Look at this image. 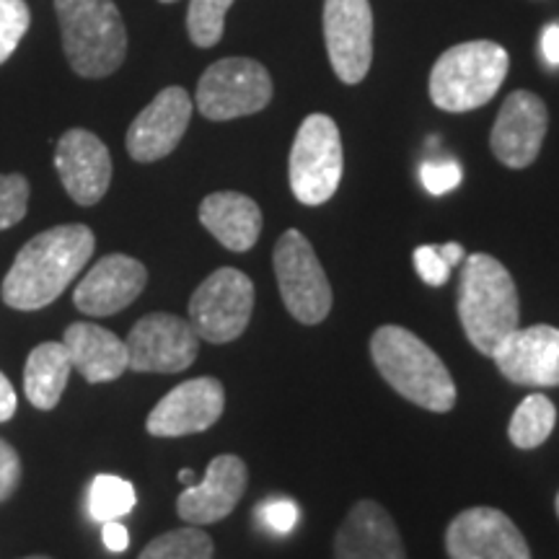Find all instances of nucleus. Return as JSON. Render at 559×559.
Masks as SVG:
<instances>
[{
	"label": "nucleus",
	"instance_id": "1",
	"mask_svg": "<svg viewBox=\"0 0 559 559\" xmlns=\"http://www.w3.org/2000/svg\"><path fill=\"white\" fill-rule=\"evenodd\" d=\"M94 249V230L81 223L41 230L21 247L0 285V298L16 311L45 309L81 275Z\"/></svg>",
	"mask_w": 559,
	"mask_h": 559
},
{
	"label": "nucleus",
	"instance_id": "2",
	"mask_svg": "<svg viewBox=\"0 0 559 559\" xmlns=\"http://www.w3.org/2000/svg\"><path fill=\"white\" fill-rule=\"evenodd\" d=\"M370 358L383 381L407 402L438 415L456 407V383L451 370L404 326H379L370 337Z\"/></svg>",
	"mask_w": 559,
	"mask_h": 559
},
{
	"label": "nucleus",
	"instance_id": "3",
	"mask_svg": "<svg viewBox=\"0 0 559 559\" xmlns=\"http://www.w3.org/2000/svg\"><path fill=\"white\" fill-rule=\"evenodd\" d=\"M459 319L477 353L489 355L521 326V298L515 280L502 262L489 254H466L461 262Z\"/></svg>",
	"mask_w": 559,
	"mask_h": 559
},
{
	"label": "nucleus",
	"instance_id": "4",
	"mask_svg": "<svg viewBox=\"0 0 559 559\" xmlns=\"http://www.w3.org/2000/svg\"><path fill=\"white\" fill-rule=\"evenodd\" d=\"M62 50L83 79H107L128 55V29L115 0H55Z\"/></svg>",
	"mask_w": 559,
	"mask_h": 559
},
{
	"label": "nucleus",
	"instance_id": "5",
	"mask_svg": "<svg viewBox=\"0 0 559 559\" xmlns=\"http://www.w3.org/2000/svg\"><path fill=\"white\" fill-rule=\"evenodd\" d=\"M508 68L510 58L498 41H464L445 50L432 66L430 99L453 115L485 107L500 91Z\"/></svg>",
	"mask_w": 559,
	"mask_h": 559
},
{
	"label": "nucleus",
	"instance_id": "6",
	"mask_svg": "<svg viewBox=\"0 0 559 559\" xmlns=\"http://www.w3.org/2000/svg\"><path fill=\"white\" fill-rule=\"evenodd\" d=\"M345 158H342L340 128L332 117L309 115L296 132L290 148V190L298 202L317 207L334 198Z\"/></svg>",
	"mask_w": 559,
	"mask_h": 559
},
{
	"label": "nucleus",
	"instance_id": "7",
	"mask_svg": "<svg viewBox=\"0 0 559 559\" xmlns=\"http://www.w3.org/2000/svg\"><path fill=\"white\" fill-rule=\"evenodd\" d=\"M280 296L300 324H321L332 311V285L311 241L296 228L285 230L272 251Z\"/></svg>",
	"mask_w": 559,
	"mask_h": 559
},
{
	"label": "nucleus",
	"instance_id": "8",
	"mask_svg": "<svg viewBox=\"0 0 559 559\" xmlns=\"http://www.w3.org/2000/svg\"><path fill=\"white\" fill-rule=\"evenodd\" d=\"M254 311V283L241 270L221 267L200 283L190 298V324L213 345L239 340Z\"/></svg>",
	"mask_w": 559,
	"mask_h": 559
},
{
	"label": "nucleus",
	"instance_id": "9",
	"mask_svg": "<svg viewBox=\"0 0 559 559\" xmlns=\"http://www.w3.org/2000/svg\"><path fill=\"white\" fill-rule=\"evenodd\" d=\"M272 99V79L262 62L223 58L213 62L198 83V109L213 122L257 115Z\"/></svg>",
	"mask_w": 559,
	"mask_h": 559
},
{
	"label": "nucleus",
	"instance_id": "10",
	"mask_svg": "<svg viewBox=\"0 0 559 559\" xmlns=\"http://www.w3.org/2000/svg\"><path fill=\"white\" fill-rule=\"evenodd\" d=\"M124 345L128 368L138 373H181L200 353V337L190 321L164 311L140 319Z\"/></svg>",
	"mask_w": 559,
	"mask_h": 559
},
{
	"label": "nucleus",
	"instance_id": "11",
	"mask_svg": "<svg viewBox=\"0 0 559 559\" xmlns=\"http://www.w3.org/2000/svg\"><path fill=\"white\" fill-rule=\"evenodd\" d=\"M324 39L342 83L355 86L366 79L373 62V11L368 0H324Z\"/></svg>",
	"mask_w": 559,
	"mask_h": 559
},
{
	"label": "nucleus",
	"instance_id": "12",
	"mask_svg": "<svg viewBox=\"0 0 559 559\" xmlns=\"http://www.w3.org/2000/svg\"><path fill=\"white\" fill-rule=\"evenodd\" d=\"M449 559H531L528 542L498 508L461 510L445 528Z\"/></svg>",
	"mask_w": 559,
	"mask_h": 559
},
{
	"label": "nucleus",
	"instance_id": "13",
	"mask_svg": "<svg viewBox=\"0 0 559 559\" xmlns=\"http://www.w3.org/2000/svg\"><path fill=\"white\" fill-rule=\"evenodd\" d=\"M226 409V389L213 376L179 383L151 409L145 430L153 438H181L205 432Z\"/></svg>",
	"mask_w": 559,
	"mask_h": 559
},
{
	"label": "nucleus",
	"instance_id": "14",
	"mask_svg": "<svg viewBox=\"0 0 559 559\" xmlns=\"http://www.w3.org/2000/svg\"><path fill=\"white\" fill-rule=\"evenodd\" d=\"M547 128V104L531 91H513L489 132V148L508 169H526L539 158Z\"/></svg>",
	"mask_w": 559,
	"mask_h": 559
},
{
	"label": "nucleus",
	"instance_id": "15",
	"mask_svg": "<svg viewBox=\"0 0 559 559\" xmlns=\"http://www.w3.org/2000/svg\"><path fill=\"white\" fill-rule=\"evenodd\" d=\"M495 366L515 386H559V330L549 324L519 326L489 355Z\"/></svg>",
	"mask_w": 559,
	"mask_h": 559
},
{
	"label": "nucleus",
	"instance_id": "16",
	"mask_svg": "<svg viewBox=\"0 0 559 559\" xmlns=\"http://www.w3.org/2000/svg\"><path fill=\"white\" fill-rule=\"evenodd\" d=\"M192 120V99L181 86H169L132 120L128 153L138 164L166 158L185 138Z\"/></svg>",
	"mask_w": 559,
	"mask_h": 559
},
{
	"label": "nucleus",
	"instance_id": "17",
	"mask_svg": "<svg viewBox=\"0 0 559 559\" xmlns=\"http://www.w3.org/2000/svg\"><path fill=\"white\" fill-rule=\"evenodd\" d=\"M148 285V270L128 254H109L75 285L73 304L86 317H115L135 304Z\"/></svg>",
	"mask_w": 559,
	"mask_h": 559
},
{
	"label": "nucleus",
	"instance_id": "18",
	"mask_svg": "<svg viewBox=\"0 0 559 559\" xmlns=\"http://www.w3.org/2000/svg\"><path fill=\"white\" fill-rule=\"evenodd\" d=\"M55 169L70 194L83 207L96 205L111 185L109 148L94 132L73 128L58 140Z\"/></svg>",
	"mask_w": 559,
	"mask_h": 559
},
{
	"label": "nucleus",
	"instance_id": "19",
	"mask_svg": "<svg viewBox=\"0 0 559 559\" xmlns=\"http://www.w3.org/2000/svg\"><path fill=\"white\" fill-rule=\"evenodd\" d=\"M249 469L234 453H223L207 464L200 485H187L177 500L179 519L190 526H210L228 519L247 492Z\"/></svg>",
	"mask_w": 559,
	"mask_h": 559
},
{
	"label": "nucleus",
	"instance_id": "20",
	"mask_svg": "<svg viewBox=\"0 0 559 559\" xmlns=\"http://www.w3.org/2000/svg\"><path fill=\"white\" fill-rule=\"evenodd\" d=\"M334 559H407V551L389 510L376 500H360L334 536Z\"/></svg>",
	"mask_w": 559,
	"mask_h": 559
},
{
	"label": "nucleus",
	"instance_id": "21",
	"mask_svg": "<svg viewBox=\"0 0 559 559\" xmlns=\"http://www.w3.org/2000/svg\"><path fill=\"white\" fill-rule=\"evenodd\" d=\"M70 362L88 383L117 381L128 370V345L99 324L75 321L62 334Z\"/></svg>",
	"mask_w": 559,
	"mask_h": 559
},
{
	"label": "nucleus",
	"instance_id": "22",
	"mask_svg": "<svg viewBox=\"0 0 559 559\" xmlns=\"http://www.w3.org/2000/svg\"><path fill=\"white\" fill-rule=\"evenodd\" d=\"M200 223L228 251H249L260 241L262 210L241 192H213L202 200Z\"/></svg>",
	"mask_w": 559,
	"mask_h": 559
},
{
	"label": "nucleus",
	"instance_id": "23",
	"mask_svg": "<svg viewBox=\"0 0 559 559\" xmlns=\"http://www.w3.org/2000/svg\"><path fill=\"white\" fill-rule=\"evenodd\" d=\"M70 355L62 342H41L32 349L24 368V391L37 409H55L62 400V391L68 386Z\"/></svg>",
	"mask_w": 559,
	"mask_h": 559
},
{
	"label": "nucleus",
	"instance_id": "24",
	"mask_svg": "<svg viewBox=\"0 0 559 559\" xmlns=\"http://www.w3.org/2000/svg\"><path fill=\"white\" fill-rule=\"evenodd\" d=\"M557 425V407L544 394H528L519 407H515L513 417L508 425V438L515 449L531 451L539 449L551 436Z\"/></svg>",
	"mask_w": 559,
	"mask_h": 559
},
{
	"label": "nucleus",
	"instance_id": "25",
	"mask_svg": "<svg viewBox=\"0 0 559 559\" xmlns=\"http://www.w3.org/2000/svg\"><path fill=\"white\" fill-rule=\"evenodd\" d=\"M135 502V487L115 474H99L88 487V515L99 523L124 519Z\"/></svg>",
	"mask_w": 559,
	"mask_h": 559
},
{
	"label": "nucleus",
	"instance_id": "26",
	"mask_svg": "<svg viewBox=\"0 0 559 559\" xmlns=\"http://www.w3.org/2000/svg\"><path fill=\"white\" fill-rule=\"evenodd\" d=\"M215 544L200 526L166 531L140 551L138 559H213Z\"/></svg>",
	"mask_w": 559,
	"mask_h": 559
},
{
	"label": "nucleus",
	"instance_id": "27",
	"mask_svg": "<svg viewBox=\"0 0 559 559\" xmlns=\"http://www.w3.org/2000/svg\"><path fill=\"white\" fill-rule=\"evenodd\" d=\"M466 260V249L456 241L425 243L415 249V270L419 280L430 288H440L451 280V270Z\"/></svg>",
	"mask_w": 559,
	"mask_h": 559
},
{
	"label": "nucleus",
	"instance_id": "28",
	"mask_svg": "<svg viewBox=\"0 0 559 559\" xmlns=\"http://www.w3.org/2000/svg\"><path fill=\"white\" fill-rule=\"evenodd\" d=\"M234 0H190L187 32L198 47H215L223 37L226 13Z\"/></svg>",
	"mask_w": 559,
	"mask_h": 559
},
{
	"label": "nucleus",
	"instance_id": "29",
	"mask_svg": "<svg viewBox=\"0 0 559 559\" xmlns=\"http://www.w3.org/2000/svg\"><path fill=\"white\" fill-rule=\"evenodd\" d=\"M29 5L26 0H0V66L16 52L19 41L29 29Z\"/></svg>",
	"mask_w": 559,
	"mask_h": 559
},
{
	"label": "nucleus",
	"instance_id": "30",
	"mask_svg": "<svg viewBox=\"0 0 559 559\" xmlns=\"http://www.w3.org/2000/svg\"><path fill=\"white\" fill-rule=\"evenodd\" d=\"M29 205V181L21 174H0V230L24 221Z\"/></svg>",
	"mask_w": 559,
	"mask_h": 559
},
{
	"label": "nucleus",
	"instance_id": "31",
	"mask_svg": "<svg viewBox=\"0 0 559 559\" xmlns=\"http://www.w3.org/2000/svg\"><path fill=\"white\" fill-rule=\"evenodd\" d=\"M300 510L293 500L285 498H275V500H264L260 508H257V523L262 528H267L270 534H290L293 528L298 526Z\"/></svg>",
	"mask_w": 559,
	"mask_h": 559
},
{
	"label": "nucleus",
	"instance_id": "32",
	"mask_svg": "<svg viewBox=\"0 0 559 559\" xmlns=\"http://www.w3.org/2000/svg\"><path fill=\"white\" fill-rule=\"evenodd\" d=\"M419 179H423L425 190L430 194H445L451 190H456L464 179V171L453 158H436V160H425L419 166Z\"/></svg>",
	"mask_w": 559,
	"mask_h": 559
},
{
	"label": "nucleus",
	"instance_id": "33",
	"mask_svg": "<svg viewBox=\"0 0 559 559\" xmlns=\"http://www.w3.org/2000/svg\"><path fill=\"white\" fill-rule=\"evenodd\" d=\"M21 474H24V466H21L19 451L5 440H0V502H5L16 492Z\"/></svg>",
	"mask_w": 559,
	"mask_h": 559
},
{
	"label": "nucleus",
	"instance_id": "34",
	"mask_svg": "<svg viewBox=\"0 0 559 559\" xmlns=\"http://www.w3.org/2000/svg\"><path fill=\"white\" fill-rule=\"evenodd\" d=\"M102 539H104V547L109 551H124L130 547V534L128 528L122 526L120 521H107L102 528Z\"/></svg>",
	"mask_w": 559,
	"mask_h": 559
},
{
	"label": "nucleus",
	"instance_id": "35",
	"mask_svg": "<svg viewBox=\"0 0 559 559\" xmlns=\"http://www.w3.org/2000/svg\"><path fill=\"white\" fill-rule=\"evenodd\" d=\"M542 55L551 68H559V24H549L542 32Z\"/></svg>",
	"mask_w": 559,
	"mask_h": 559
},
{
	"label": "nucleus",
	"instance_id": "36",
	"mask_svg": "<svg viewBox=\"0 0 559 559\" xmlns=\"http://www.w3.org/2000/svg\"><path fill=\"white\" fill-rule=\"evenodd\" d=\"M16 415V389L0 373V423H9Z\"/></svg>",
	"mask_w": 559,
	"mask_h": 559
},
{
	"label": "nucleus",
	"instance_id": "37",
	"mask_svg": "<svg viewBox=\"0 0 559 559\" xmlns=\"http://www.w3.org/2000/svg\"><path fill=\"white\" fill-rule=\"evenodd\" d=\"M179 481H185V485H192V481H194V472H192V469H181V472H179Z\"/></svg>",
	"mask_w": 559,
	"mask_h": 559
},
{
	"label": "nucleus",
	"instance_id": "38",
	"mask_svg": "<svg viewBox=\"0 0 559 559\" xmlns=\"http://www.w3.org/2000/svg\"><path fill=\"white\" fill-rule=\"evenodd\" d=\"M24 559H52V557H41V555H34V557H24Z\"/></svg>",
	"mask_w": 559,
	"mask_h": 559
},
{
	"label": "nucleus",
	"instance_id": "39",
	"mask_svg": "<svg viewBox=\"0 0 559 559\" xmlns=\"http://www.w3.org/2000/svg\"><path fill=\"white\" fill-rule=\"evenodd\" d=\"M555 508H557V519H559V492H557V500H555Z\"/></svg>",
	"mask_w": 559,
	"mask_h": 559
},
{
	"label": "nucleus",
	"instance_id": "40",
	"mask_svg": "<svg viewBox=\"0 0 559 559\" xmlns=\"http://www.w3.org/2000/svg\"><path fill=\"white\" fill-rule=\"evenodd\" d=\"M160 3H177V0H160Z\"/></svg>",
	"mask_w": 559,
	"mask_h": 559
}]
</instances>
